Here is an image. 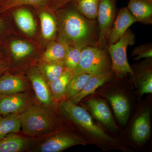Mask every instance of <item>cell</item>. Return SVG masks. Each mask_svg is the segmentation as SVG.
Wrapping results in <instances>:
<instances>
[{"mask_svg":"<svg viewBox=\"0 0 152 152\" xmlns=\"http://www.w3.org/2000/svg\"><path fill=\"white\" fill-rule=\"evenodd\" d=\"M39 18L43 37L45 39H52L57 31L56 22L54 18L47 12H42Z\"/></svg>","mask_w":152,"mask_h":152,"instance_id":"cell-25","label":"cell"},{"mask_svg":"<svg viewBox=\"0 0 152 152\" xmlns=\"http://www.w3.org/2000/svg\"><path fill=\"white\" fill-rule=\"evenodd\" d=\"M73 75L72 71L66 69L59 77L48 83L51 94L55 102L65 98L68 84Z\"/></svg>","mask_w":152,"mask_h":152,"instance_id":"cell-19","label":"cell"},{"mask_svg":"<svg viewBox=\"0 0 152 152\" xmlns=\"http://www.w3.org/2000/svg\"><path fill=\"white\" fill-rule=\"evenodd\" d=\"M65 45L66 53L64 61V64L66 69L73 72L80 61L83 49Z\"/></svg>","mask_w":152,"mask_h":152,"instance_id":"cell-28","label":"cell"},{"mask_svg":"<svg viewBox=\"0 0 152 152\" xmlns=\"http://www.w3.org/2000/svg\"><path fill=\"white\" fill-rule=\"evenodd\" d=\"M66 53V45L61 42H53L50 44L41 57L42 63L64 62Z\"/></svg>","mask_w":152,"mask_h":152,"instance_id":"cell-21","label":"cell"},{"mask_svg":"<svg viewBox=\"0 0 152 152\" xmlns=\"http://www.w3.org/2000/svg\"><path fill=\"white\" fill-rule=\"evenodd\" d=\"M54 109L34 104L21 115V129L26 135L37 138L56 132L58 121Z\"/></svg>","mask_w":152,"mask_h":152,"instance_id":"cell-2","label":"cell"},{"mask_svg":"<svg viewBox=\"0 0 152 152\" xmlns=\"http://www.w3.org/2000/svg\"><path fill=\"white\" fill-rule=\"evenodd\" d=\"M13 15L16 23L22 32L28 36L34 34L36 22L30 11L26 9H18L13 13Z\"/></svg>","mask_w":152,"mask_h":152,"instance_id":"cell-18","label":"cell"},{"mask_svg":"<svg viewBox=\"0 0 152 152\" xmlns=\"http://www.w3.org/2000/svg\"><path fill=\"white\" fill-rule=\"evenodd\" d=\"M75 0H48L47 4L54 9H58L65 7Z\"/></svg>","mask_w":152,"mask_h":152,"instance_id":"cell-31","label":"cell"},{"mask_svg":"<svg viewBox=\"0 0 152 152\" xmlns=\"http://www.w3.org/2000/svg\"><path fill=\"white\" fill-rule=\"evenodd\" d=\"M117 0H100L97 19L99 38L97 47L104 49L107 44V36L116 13Z\"/></svg>","mask_w":152,"mask_h":152,"instance_id":"cell-7","label":"cell"},{"mask_svg":"<svg viewBox=\"0 0 152 152\" xmlns=\"http://www.w3.org/2000/svg\"><path fill=\"white\" fill-rule=\"evenodd\" d=\"M28 86L24 79L20 76L4 74L0 77V95L24 92Z\"/></svg>","mask_w":152,"mask_h":152,"instance_id":"cell-14","label":"cell"},{"mask_svg":"<svg viewBox=\"0 0 152 152\" xmlns=\"http://www.w3.org/2000/svg\"><path fill=\"white\" fill-rule=\"evenodd\" d=\"M10 48L11 54L16 61L25 59L29 56L33 51L31 45L23 41H12L10 43Z\"/></svg>","mask_w":152,"mask_h":152,"instance_id":"cell-27","label":"cell"},{"mask_svg":"<svg viewBox=\"0 0 152 152\" xmlns=\"http://www.w3.org/2000/svg\"><path fill=\"white\" fill-rule=\"evenodd\" d=\"M92 76L93 75L86 73L74 74L67 88L65 96L66 99H70L80 93Z\"/></svg>","mask_w":152,"mask_h":152,"instance_id":"cell-22","label":"cell"},{"mask_svg":"<svg viewBox=\"0 0 152 152\" xmlns=\"http://www.w3.org/2000/svg\"><path fill=\"white\" fill-rule=\"evenodd\" d=\"M48 0H4L0 4V15L5 13L15 8L23 6L41 7L46 5Z\"/></svg>","mask_w":152,"mask_h":152,"instance_id":"cell-26","label":"cell"},{"mask_svg":"<svg viewBox=\"0 0 152 152\" xmlns=\"http://www.w3.org/2000/svg\"><path fill=\"white\" fill-rule=\"evenodd\" d=\"M0 57L1 58H2V55L1 52L0 51Z\"/></svg>","mask_w":152,"mask_h":152,"instance_id":"cell-34","label":"cell"},{"mask_svg":"<svg viewBox=\"0 0 152 152\" xmlns=\"http://www.w3.org/2000/svg\"><path fill=\"white\" fill-rule=\"evenodd\" d=\"M132 56H137L135 58L136 60L140 59L142 58H151L152 57L151 45H142L136 47L133 50Z\"/></svg>","mask_w":152,"mask_h":152,"instance_id":"cell-30","label":"cell"},{"mask_svg":"<svg viewBox=\"0 0 152 152\" xmlns=\"http://www.w3.org/2000/svg\"><path fill=\"white\" fill-rule=\"evenodd\" d=\"M60 110L68 118L91 135L99 140H110V137L95 124L89 114L83 108L67 99L62 102Z\"/></svg>","mask_w":152,"mask_h":152,"instance_id":"cell-4","label":"cell"},{"mask_svg":"<svg viewBox=\"0 0 152 152\" xmlns=\"http://www.w3.org/2000/svg\"><path fill=\"white\" fill-rule=\"evenodd\" d=\"M34 104L32 97L26 91L0 95V115L22 114Z\"/></svg>","mask_w":152,"mask_h":152,"instance_id":"cell-8","label":"cell"},{"mask_svg":"<svg viewBox=\"0 0 152 152\" xmlns=\"http://www.w3.org/2000/svg\"><path fill=\"white\" fill-rule=\"evenodd\" d=\"M7 25L5 21L0 16V37H2L6 32Z\"/></svg>","mask_w":152,"mask_h":152,"instance_id":"cell-32","label":"cell"},{"mask_svg":"<svg viewBox=\"0 0 152 152\" xmlns=\"http://www.w3.org/2000/svg\"><path fill=\"white\" fill-rule=\"evenodd\" d=\"M3 1H4V0H0V4H1Z\"/></svg>","mask_w":152,"mask_h":152,"instance_id":"cell-35","label":"cell"},{"mask_svg":"<svg viewBox=\"0 0 152 152\" xmlns=\"http://www.w3.org/2000/svg\"><path fill=\"white\" fill-rule=\"evenodd\" d=\"M84 143L80 139L72 134L56 132L36 138L35 143L30 151L34 152H59Z\"/></svg>","mask_w":152,"mask_h":152,"instance_id":"cell-6","label":"cell"},{"mask_svg":"<svg viewBox=\"0 0 152 152\" xmlns=\"http://www.w3.org/2000/svg\"><path fill=\"white\" fill-rule=\"evenodd\" d=\"M59 42L83 49L96 46L99 28L96 20L87 18L76 8L64 11L60 20Z\"/></svg>","mask_w":152,"mask_h":152,"instance_id":"cell-1","label":"cell"},{"mask_svg":"<svg viewBox=\"0 0 152 152\" xmlns=\"http://www.w3.org/2000/svg\"><path fill=\"white\" fill-rule=\"evenodd\" d=\"M28 77L40 104L54 109L55 102L51 94L48 83L42 73L36 68H32L29 71Z\"/></svg>","mask_w":152,"mask_h":152,"instance_id":"cell-9","label":"cell"},{"mask_svg":"<svg viewBox=\"0 0 152 152\" xmlns=\"http://www.w3.org/2000/svg\"><path fill=\"white\" fill-rule=\"evenodd\" d=\"M7 69V65L2 58L0 57V77L4 75Z\"/></svg>","mask_w":152,"mask_h":152,"instance_id":"cell-33","label":"cell"},{"mask_svg":"<svg viewBox=\"0 0 152 152\" xmlns=\"http://www.w3.org/2000/svg\"><path fill=\"white\" fill-rule=\"evenodd\" d=\"M110 67L108 54L104 49L88 46L82 49L80 61L73 73H86L94 75L111 71Z\"/></svg>","mask_w":152,"mask_h":152,"instance_id":"cell-3","label":"cell"},{"mask_svg":"<svg viewBox=\"0 0 152 152\" xmlns=\"http://www.w3.org/2000/svg\"><path fill=\"white\" fill-rule=\"evenodd\" d=\"M112 70L92 76L88 80L82 91L69 100L77 104L88 95L93 94L99 87L109 80L112 77Z\"/></svg>","mask_w":152,"mask_h":152,"instance_id":"cell-15","label":"cell"},{"mask_svg":"<svg viewBox=\"0 0 152 152\" xmlns=\"http://www.w3.org/2000/svg\"><path fill=\"white\" fill-rule=\"evenodd\" d=\"M135 35L130 29H128L115 43L109 45L108 52L111 59L112 71L116 75L121 77L129 74L134 77L127 56L129 46L135 43Z\"/></svg>","mask_w":152,"mask_h":152,"instance_id":"cell-5","label":"cell"},{"mask_svg":"<svg viewBox=\"0 0 152 152\" xmlns=\"http://www.w3.org/2000/svg\"><path fill=\"white\" fill-rule=\"evenodd\" d=\"M137 22L127 7L120 9L116 15L107 36L109 45L116 43L129 28Z\"/></svg>","mask_w":152,"mask_h":152,"instance_id":"cell-10","label":"cell"},{"mask_svg":"<svg viewBox=\"0 0 152 152\" xmlns=\"http://www.w3.org/2000/svg\"><path fill=\"white\" fill-rule=\"evenodd\" d=\"M108 98L119 121L122 124H125L127 122L130 113L127 99L124 95L119 94L109 95Z\"/></svg>","mask_w":152,"mask_h":152,"instance_id":"cell-17","label":"cell"},{"mask_svg":"<svg viewBox=\"0 0 152 152\" xmlns=\"http://www.w3.org/2000/svg\"><path fill=\"white\" fill-rule=\"evenodd\" d=\"M21 129V114L0 115V140L10 134L19 132Z\"/></svg>","mask_w":152,"mask_h":152,"instance_id":"cell-20","label":"cell"},{"mask_svg":"<svg viewBox=\"0 0 152 152\" xmlns=\"http://www.w3.org/2000/svg\"><path fill=\"white\" fill-rule=\"evenodd\" d=\"M127 8L137 22L152 24V0H130Z\"/></svg>","mask_w":152,"mask_h":152,"instance_id":"cell-13","label":"cell"},{"mask_svg":"<svg viewBox=\"0 0 152 152\" xmlns=\"http://www.w3.org/2000/svg\"><path fill=\"white\" fill-rule=\"evenodd\" d=\"M88 108L95 118L112 131H116L115 125L111 112L105 102L100 100L91 99L87 101Z\"/></svg>","mask_w":152,"mask_h":152,"instance_id":"cell-12","label":"cell"},{"mask_svg":"<svg viewBox=\"0 0 152 152\" xmlns=\"http://www.w3.org/2000/svg\"><path fill=\"white\" fill-rule=\"evenodd\" d=\"M150 111L146 110L142 113L135 121L132 131V138L139 143L145 142L151 133Z\"/></svg>","mask_w":152,"mask_h":152,"instance_id":"cell-16","label":"cell"},{"mask_svg":"<svg viewBox=\"0 0 152 152\" xmlns=\"http://www.w3.org/2000/svg\"><path fill=\"white\" fill-rule=\"evenodd\" d=\"M66 69L64 62L42 63L40 66V72L48 83L59 77Z\"/></svg>","mask_w":152,"mask_h":152,"instance_id":"cell-24","label":"cell"},{"mask_svg":"<svg viewBox=\"0 0 152 152\" xmlns=\"http://www.w3.org/2000/svg\"><path fill=\"white\" fill-rule=\"evenodd\" d=\"M140 89L141 94H151L152 92V72L149 70L142 74L140 79Z\"/></svg>","mask_w":152,"mask_h":152,"instance_id":"cell-29","label":"cell"},{"mask_svg":"<svg viewBox=\"0 0 152 152\" xmlns=\"http://www.w3.org/2000/svg\"><path fill=\"white\" fill-rule=\"evenodd\" d=\"M100 0H75L74 4L79 12L87 18L96 20Z\"/></svg>","mask_w":152,"mask_h":152,"instance_id":"cell-23","label":"cell"},{"mask_svg":"<svg viewBox=\"0 0 152 152\" xmlns=\"http://www.w3.org/2000/svg\"><path fill=\"white\" fill-rule=\"evenodd\" d=\"M36 139L16 134L8 135L0 140V152H20L30 151Z\"/></svg>","mask_w":152,"mask_h":152,"instance_id":"cell-11","label":"cell"}]
</instances>
